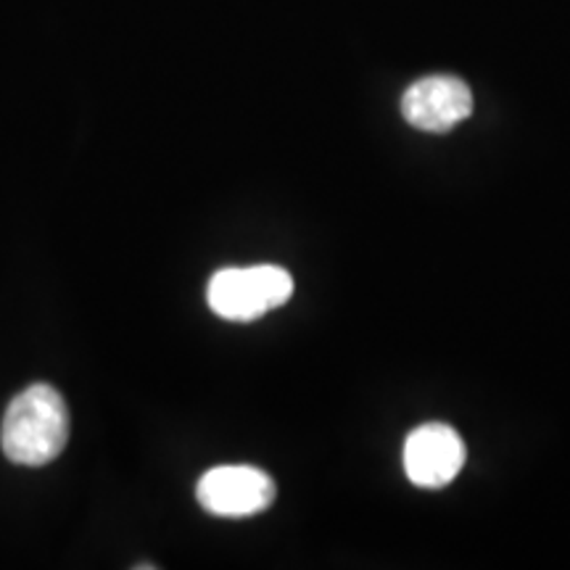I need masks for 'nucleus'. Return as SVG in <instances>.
I'll list each match as a JSON object with an SVG mask.
<instances>
[{
	"label": "nucleus",
	"instance_id": "1",
	"mask_svg": "<svg viewBox=\"0 0 570 570\" xmlns=\"http://www.w3.org/2000/svg\"><path fill=\"white\" fill-rule=\"evenodd\" d=\"M69 439V410L48 383H35L11 399L0 428V446L11 462L40 468L63 452Z\"/></svg>",
	"mask_w": 570,
	"mask_h": 570
},
{
	"label": "nucleus",
	"instance_id": "2",
	"mask_svg": "<svg viewBox=\"0 0 570 570\" xmlns=\"http://www.w3.org/2000/svg\"><path fill=\"white\" fill-rule=\"evenodd\" d=\"M294 294V277L275 265L225 267L206 285V302L217 317L252 323L277 309Z\"/></svg>",
	"mask_w": 570,
	"mask_h": 570
},
{
	"label": "nucleus",
	"instance_id": "3",
	"mask_svg": "<svg viewBox=\"0 0 570 570\" xmlns=\"http://www.w3.org/2000/svg\"><path fill=\"white\" fill-rule=\"evenodd\" d=\"M275 481L252 465L206 470L196 487L198 504L217 518H252L275 502Z\"/></svg>",
	"mask_w": 570,
	"mask_h": 570
},
{
	"label": "nucleus",
	"instance_id": "4",
	"mask_svg": "<svg viewBox=\"0 0 570 570\" xmlns=\"http://www.w3.org/2000/svg\"><path fill=\"white\" fill-rule=\"evenodd\" d=\"M473 114V92L460 77L431 75L412 82L402 96V117L415 130L444 135Z\"/></svg>",
	"mask_w": 570,
	"mask_h": 570
},
{
	"label": "nucleus",
	"instance_id": "5",
	"mask_svg": "<svg viewBox=\"0 0 570 570\" xmlns=\"http://www.w3.org/2000/svg\"><path fill=\"white\" fill-rule=\"evenodd\" d=\"M465 468V444L444 423L420 425L404 441V473L420 489H444Z\"/></svg>",
	"mask_w": 570,
	"mask_h": 570
}]
</instances>
